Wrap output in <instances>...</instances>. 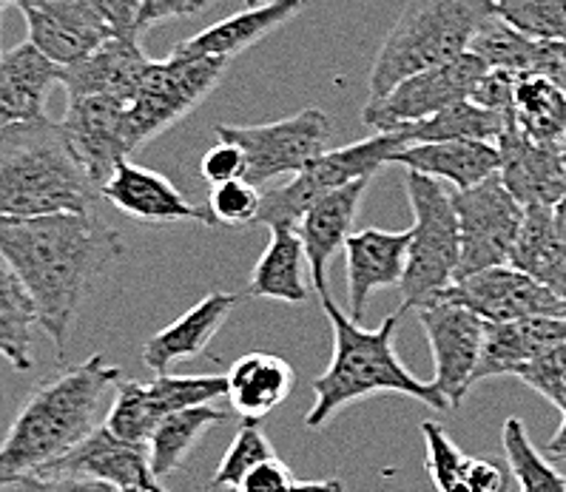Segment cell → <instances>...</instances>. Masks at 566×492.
I'll return each mask as SVG.
<instances>
[{
    "label": "cell",
    "instance_id": "obj_19",
    "mask_svg": "<svg viewBox=\"0 0 566 492\" xmlns=\"http://www.w3.org/2000/svg\"><path fill=\"white\" fill-rule=\"evenodd\" d=\"M103 200L112 202L117 211L146 226H166V222H200V226H217L208 206H193L168 177L151 171V168L120 163L117 171L101 188Z\"/></svg>",
    "mask_w": 566,
    "mask_h": 492
},
{
    "label": "cell",
    "instance_id": "obj_18",
    "mask_svg": "<svg viewBox=\"0 0 566 492\" xmlns=\"http://www.w3.org/2000/svg\"><path fill=\"white\" fill-rule=\"evenodd\" d=\"M501 166L499 177L504 188L513 193L524 208L558 206L566 193V168L560 146H544L530 140L513 114L506 117L504 134L499 137Z\"/></svg>",
    "mask_w": 566,
    "mask_h": 492
},
{
    "label": "cell",
    "instance_id": "obj_23",
    "mask_svg": "<svg viewBox=\"0 0 566 492\" xmlns=\"http://www.w3.org/2000/svg\"><path fill=\"white\" fill-rule=\"evenodd\" d=\"M566 342V316H530L513 322H486L481 362L473 385L493 376H515L541 353Z\"/></svg>",
    "mask_w": 566,
    "mask_h": 492
},
{
    "label": "cell",
    "instance_id": "obj_27",
    "mask_svg": "<svg viewBox=\"0 0 566 492\" xmlns=\"http://www.w3.org/2000/svg\"><path fill=\"white\" fill-rule=\"evenodd\" d=\"M237 302H240V296L222 291L202 296L200 305H193L191 311L182 313L180 320L163 327L160 333H154L151 339L143 345V362L154 373H166L174 362L200 356L208 342L217 336V331L226 325Z\"/></svg>",
    "mask_w": 566,
    "mask_h": 492
},
{
    "label": "cell",
    "instance_id": "obj_36",
    "mask_svg": "<svg viewBox=\"0 0 566 492\" xmlns=\"http://www.w3.org/2000/svg\"><path fill=\"white\" fill-rule=\"evenodd\" d=\"M501 447H504L506 464L521 492H566V475H560L549 461L541 456L538 447L530 441L521 419H506L501 427Z\"/></svg>",
    "mask_w": 566,
    "mask_h": 492
},
{
    "label": "cell",
    "instance_id": "obj_4",
    "mask_svg": "<svg viewBox=\"0 0 566 492\" xmlns=\"http://www.w3.org/2000/svg\"><path fill=\"white\" fill-rule=\"evenodd\" d=\"M103 200L61 123L32 121L0 128V217L88 213Z\"/></svg>",
    "mask_w": 566,
    "mask_h": 492
},
{
    "label": "cell",
    "instance_id": "obj_10",
    "mask_svg": "<svg viewBox=\"0 0 566 492\" xmlns=\"http://www.w3.org/2000/svg\"><path fill=\"white\" fill-rule=\"evenodd\" d=\"M453 206L461 231L459 280L484 268L510 265L524 222V206L506 191L499 174L467 191H455Z\"/></svg>",
    "mask_w": 566,
    "mask_h": 492
},
{
    "label": "cell",
    "instance_id": "obj_57",
    "mask_svg": "<svg viewBox=\"0 0 566 492\" xmlns=\"http://www.w3.org/2000/svg\"><path fill=\"white\" fill-rule=\"evenodd\" d=\"M166 492H168V490H166Z\"/></svg>",
    "mask_w": 566,
    "mask_h": 492
},
{
    "label": "cell",
    "instance_id": "obj_9",
    "mask_svg": "<svg viewBox=\"0 0 566 492\" xmlns=\"http://www.w3.org/2000/svg\"><path fill=\"white\" fill-rule=\"evenodd\" d=\"M220 140L242 148L248 163L245 180L251 186H265L282 174L305 171L327 151V140L334 134L331 117L319 108L287 117V121L262 123V126H213Z\"/></svg>",
    "mask_w": 566,
    "mask_h": 492
},
{
    "label": "cell",
    "instance_id": "obj_56",
    "mask_svg": "<svg viewBox=\"0 0 566 492\" xmlns=\"http://www.w3.org/2000/svg\"><path fill=\"white\" fill-rule=\"evenodd\" d=\"M208 3H211V0H200V9H206Z\"/></svg>",
    "mask_w": 566,
    "mask_h": 492
},
{
    "label": "cell",
    "instance_id": "obj_38",
    "mask_svg": "<svg viewBox=\"0 0 566 492\" xmlns=\"http://www.w3.org/2000/svg\"><path fill=\"white\" fill-rule=\"evenodd\" d=\"M271 459H276V452H273L271 441L265 439V432L260 430V421H242L231 447L222 456L220 467L213 472L211 486L213 490H237V484L245 479L248 472Z\"/></svg>",
    "mask_w": 566,
    "mask_h": 492
},
{
    "label": "cell",
    "instance_id": "obj_39",
    "mask_svg": "<svg viewBox=\"0 0 566 492\" xmlns=\"http://www.w3.org/2000/svg\"><path fill=\"white\" fill-rule=\"evenodd\" d=\"M427 447V472L439 492H467V479H470V456L453 444L439 421H421Z\"/></svg>",
    "mask_w": 566,
    "mask_h": 492
},
{
    "label": "cell",
    "instance_id": "obj_37",
    "mask_svg": "<svg viewBox=\"0 0 566 492\" xmlns=\"http://www.w3.org/2000/svg\"><path fill=\"white\" fill-rule=\"evenodd\" d=\"M506 27L535 41H566V0H490Z\"/></svg>",
    "mask_w": 566,
    "mask_h": 492
},
{
    "label": "cell",
    "instance_id": "obj_32",
    "mask_svg": "<svg viewBox=\"0 0 566 492\" xmlns=\"http://www.w3.org/2000/svg\"><path fill=\"white\" fill-rule=\"evenodd\" d=\"M228 421V410H217L213 405L186 407V410L168 412L160 425L154 427L148 439V461L157 479H168L171 472L182 467V461L191 456V450L200 444L211 427Z\"/></svg>",
    "mask_w": 566,
    "mask_h": 492
},
{
    "label": "cell",
    "instance_id": "obj_54",
    "mask_svg": "<svg viewBox=\"0 0 566 492\" xmlns=\"http://www.w3.org/2000/svg\"><path fill=\"white\" fill-rule=\"evenodd\" d=\"M9 3H18V0H0V9L9 7Z\"/></svg>",
    "mask_w": 566,
    "mask_h": 492
},
{
    "label": "cell",
    "instance_id": "obj_53",
    "mask_svg": "<svg viewBox=\"0 0 566 492\" xmlns=\"http://www.w3.org/2000/svg\"><path fill=\"white\" fill-rule=\"evenodd\" d=\"M560 157H564V168H566V140H564V146H560Z\"/></svg>",
    "mask_w": 566,
    "mask_h": 492
},
{
    "label": "cell",
    "instance_id": "obj_17",
    "mask_svg": "<svg viewBox=\"0 0 566 492\" xmlns=\"http://www.w3.org/2000/svg\"><path fill=\"white\" fill-rule=\"evenodd\" d=\"M34 475H88V479L108 481L123 492H166L151 470L148 447L117 439L106 425L88 432L74 450Z\"/></svg>",
    "mask_w": 566,
    "mask_h": 492
},
{
    "label": "cell",
    "instance_id": "obj_49",
    "mask_svg": "<svg viewBox=\"0 0 566 492\" xmlns=\"http://www.w3.org/2000/svg\"><path fill=\"white\" fill-rule=\"evenodd\" d=\"M291 492H345L339 479H325V481H296Z\"/></svg>",
    "mask_w": 566,
    "mask_h": 492
},
{
    "label": "cell",
    "instance_id": "obj_42",
    "mask_svg": "<svg viewBox=\"0 0 566 492\" xmlns=\"http://www.w3.org/2000/svg\"><path fill=\"white\" fill-rule=\"evenodd\" d=\"M515 86H518V74L504 72V69H486V72L481 74V81L475 83L470 101H473L475 106L490 108V112L513 114Z\"/></svg>",
    "mask_w": 566,
    "mask_h": 492
},
{
    "label": "cell",
    "instance_id": "obj_8",
    "mask_svg": "<svg viewBox=\"0 0 566 492\" xmlns=\"http://www.w3.org/2000/svg\"><path fill=\"white\" fill-rule=\"evenodd\" d=\"M226 69V57H186L177 52L166 61H154L140 92L128 103V140L134 151L200 106L220 86Z\"/></svg>",
    "mask_w": 566,
    "mask_h": 492
},
{
    "label": "cell",
    "instance_id": "obj_13",
    "mask_svg": "<svg viewBox=\"0 0 566 492\" xmlns=\"http://www.w3.org/2000/svg\"><path fill=\"white\" fill-rule=\"evenodd\" d=\"M416 316L433 350L436 390L444 396L450 410H459L473 387L486 322L455 302H430V305H421Z\"/></svg>",
    "mask_w": 566,
    "mask_h": 492
},
{
    "label": "cell",
    "instance_id": "obj_31",
    "mask_svg": "<svg viewBox=\"0 0 566 492\" xmlns=\"http://www.w3.org/2000/svg\"><path fill=\"white\" fill-rule=\"evenodd\" d=\"M305 245H302L300 231L285 226L271 228V242L260 262L253 265L248 296L302 305L311 296L305 285Z\"/></svg>",
    "mask_w": 566,
    "mask_h": 492
},
{
    "label": "cell",
    "instance_id": "obj_51",
    "mask_svg": "<svg viewBox=\"0 0 566 492\" xmlns=\"http://www.w3.org/2000/svg\"><path fill=\"white\" fill-rule=\"evenodd\" d=\"M555 222H558V231H560V237H564V242H566V193H564V200L555 206Z\"/></svg>",
    "mask_w": 566,
    "mask_h": 492
},
{
    "label": "cell",
    "instance_id": "obj_46",
    "mask_svg": "<svg viewBox=\"0 0 566 492\" xmlns=\"http://www.w3.org/2000/svg\"><path fill=\"white\" fill-rule=\"evenodd\" d=\"M294 484V472L287 470L280 459H271L248 472L233 492H291Z\"/></svg>",
    "mask_w": 566,
    "mask_h": 492
},
{
    "label": "cell",
    "instance_id": "obj_2",
    "mask_svg": "<svg viewBox=\"0 0 566 492\" xmlns=\"http://www.w3.org/2000/svg\"><path fill=\"white\" fill-rule=\"evenodd\" d=\"M117 385L120 367L106 365L103 356H88L34 387L0 441V490L34 475L97 430L101 407Z\"/></svg>",
    "mask_w": 566,
    "mask_h": 492
},
{
    "label": "cell",
    "instance_id": "obj_35",
    "mask_svg": "<svg viewBox=\"0 0 566 492\" xmlns=\"http://www.w3.org/2000/svg\"><path fill=\"white\" fill-rule=\"evenodd\" d=\"M506 117H510V114L490 112V108L484 106H475L473 101H464L444 108V112L433 114V117H427V121L396 128V134L405 137L407 146H416V143H444V140L499 143V137L504 134Z\"/></svg>",
    "mask_w": 566,
    "mask_h": 492
},
{
    "label": "cell",
    "instance_id": "obj_3",
    "mask_svg": "<svg viewBox=\"0 0 566 492\" xmlns=\"http://www.w3.org/2000/svg\"><path fill=\"white\" fill-rule=\"evenodd\" d=\"M316 296L334 327V359L314 381L316 401L305 416V425L311 430H319L347 405L376 396V392H401V396L419 399L430 410H450L433 381L416 379L413 373L401 365L396 353V327L405 316L401 307L390 313L376 331H365L359 322L350 320V313L336 305L331 291L316 293Z\"/></svg>",
    "mask_w": 566,
    "mask_h": 492
},
{
    "label": "cell",
    "instance_id": "obj_41",
    "mask_svg": "<svg viewBox=\"0 0 566 492\" xmlns=\"http://www.w3.org/2000/svg\"><path fill=\"white\" fill-rule=\"evenodd\" d=\"M262 193L248 180H231L222 186H213L208 197V211H211L217 226H253L260 213Z\"/></svg>",
    "mask_w": 566,
    "mask_h": 492
},
{
    "label": "cell",
    "instance_id": "obj_29",
    "mask_svg": "<svg viewBox=\"0 0 566 492\" xmlns=\"http://www.w3.org/2000/svg\"><path fill=\"white\" fill-rule=\"evenodd\" d=\"M228 401L242 421H262L294 390V367L282 356L248 353L226 373Z\"/></svg>",
    "mask_w": 566,
    "mask_h": 492
},
{
    "label": "cell",
    "instance_id": "obj_11",
    "mask_svg": "<svg viewBox=\"0 0 566 492\" xmlns=\"http://www.w3.org/2000/svg\"><path fill=\"white\" fill-rule=\"evenodd\" d=\"M228 396L226 376H171L157 373L151 381H123L114 390V405L103 425L128 444H148L154 427L168 412L197 405H213Z\"/></svg>",
    "mask_w": 566,
    "mask_h": 492
},
{
    "label": "cell",
    "instance_id": "obj_21",
    "mask_svg": "<svg viewBox=\"0 0 566 492\" xmlns=\"http://www.w3.org/2000/svg\"><path fill=\"white\" fill-rule=\"evenodd\" d=\"M151 57H146L140 41H123V38H108L103 46L86 54L83 61L63 69V86L69 97H86V94H101L114 97L120 103H132L134 94L140 92L146 81Z\"/></svg>",
    "mask_w": 566,
    "mask_h": 492
},
{
    "label": "cell",
    "instance_id": "obj_50",
    "mask_svg": "<svg viewBox=\"0 0 566 492\" xmlns=\"http://www.w3.org/2000/svg\"><path fill=\"white\" fill-rule=\"evenodd\" d=\"M546 452H549L555 461H566V416L564 421H560L558 432H555L553 439H549V444H546Z\"/></svg>",
    "mask_w": 566,
    "mask_h": 492
},
{
    "label": "cell",
    "instance_id": "obj_52",
    "mask_svg": "<svg viewBox=\"0 0 566 492\" xmlns=\"http://www.w3.org/2000/svg\"><path fill=\"white\" fill-rule=\"evenodd\" d=\"M248 9L251 7H268V3H276V0H245Z\"/></svg>",
    "mask_w": 566,
    "mask_h": 492
},
{
    "label": "cell",
    "instance_id": "obj_28",
    "mask_svg": "<svg viewBox=\"0 0 566 492\" xmlns=\"http://www.w3.org/2000/svg\"><path fill=\"white\" fill-rule=\"evenodd\" d=\"M305 7L307 0H276V3H268V7H251L245 12L202 29L200 34H193L188 41L177 43L174 52L186 54V57H226V61H231L233 54L256 46L262 38L285 27Z\"/></svg>",
    "mask_w": 566,
    "mask_h": 492
},
{
    "label": "cell",
    "instance_id": "obj_15",
    "mask_svg": "<svg viewBox=\"0 0 566 492\" xmlns=\"http://www.w3.org/2000/svg\"><path fill=\"white\" fill-rule=\"evenodd\" d=\"M61 126L69 146L97 188L106 186L117 166L134 154L128 140V103L114 97H69L66 121Z\"/></svg>",
    "mask_w": 566,
    "mask_h": 492
},
{
    "label": "cell",
    "instance_id": "obj_1",
    "mask_svg": "<svg viewBox=\"0 0 566 492\" xmlns=\"http://www.w3.org/2000/svg\"><path fill=\"white\" fill-rule=\"evenodd\" d=\"M123 253L120 233L92 211L0 217V257L27 285L38 325L61 356L92 285Z\"/></svg>",
    "mask_w": 566,
    "mask_h": 492
},
{
    "label": "cell",
    "instance_id": "obj_12",
    "mask_svg": "<svg viewBox=\"0 0 566 492\" xmlns=\"http://www.w3.org/2000/svg\"><path fill=\"white\" fill-rule=\"evenodd\" d=\"M484 72V61L475 57L473 52H467L455 61L444 63V66L427 69V72L407 77L387 94L385 101L367 103L361 121L379 134L427 121V117H433V114L444 112L455 103L470 101V94H473L475 83L481 81Z\"/></svg>",
    "mask_w": 566,
    "mask_h": 492
},
{
    "label": "cell",
    "instance_id": "obj_25",
    "mask_svg": "<svg viewBox=\"0 0 566 492\" xmlns=\"http://www.w3.org/2000/svg\"><path fill=\"white\" fill-rule=\"evenodd\" d=\"M470 52L484 61L486 69H504L518 77H549L558 86L566 81V61L560 41H535L518 29L506 27L499 18H490L484 29L475 34Z\"/></svg>",
    "mask_w": 566,
    "mask_h": 492
},
{
    "label": "cell",
    "instance_id": "obj_30",
    "mask_svg": "<svg viewBox=\"0 0 566 492\" xmlns=\"http://www.w3.org/2000/svg\"><path fill=\"white\" fill-rule=\"evenodd\" d=\"M510 265L566 300V242L555 222V206L524 208V222Z\"/></svg>",
    "mask_w": 566,
    "mask_h": 492
},
{
    "label": "cell",
    "instance_id": "obj_7",
    "mask_svg": "<svg viewBox=\"0 0 566 492\" xmlns=\"http://www.w3.org/2000/svg\"><path fill=\"white\" fill-rule=\"evenodd\" d=\"M407 148V140L396 132L376 134L354 146L325 151L305 171L294 174V180L262 193L256 222L268 228H300L302 217L327 193L339 191L356 180H374L376 174L396 160V154Z\"/></svg>",
    "mask_w": 566,
    "mask_h": 492
},
{
    "label": "cell",
    "instance_id": "obj_55",
    "mask_svg": "<svg viewBox=\"0 0 566 492\" xmlns=\"http://www.w3.org/2000/svg\"><path fill=\"white\" fill-rule=\"evenodd\" d=\"M560 46H564V61H566V41H560ZM564 88H566V81H564Z\"/></svg>",
    "mask_w": 566,
    "mask_h": 492
},
{
    "label": "cell",
    "instance_id": "obj_43",
    "mask_svg": "<svg viewBox=\"0 0 566 492\" xmlns=\"http://www.w3.org/2000/svg\"><path fill=\"white\" fill-rule=\"evenodd\" d=\"M200 171L211 186H222V182L231 180H245V154H242V148L233 146V143L220 140L217 146L206 151V157H202L200 163Z\"/></svg>",
    "mask_w": 566,
    "mask_h": 492
},
{
    "label": "cell",
    "instance_id": "obj_6",
    "mask_svg": "<svg viewBox=\"0 0 566 492\" xmlns=\"http://www.w3.org/2000/svg\"><path fill=\"white\" fill-rule=\"evenodd\" d=\"M407 200L413 211V240L407 251L405 280H401V311H419L421 305L444 293L459 280L461 231L455 217L453 193L427 174H405Z\"/></svg>",
    "mask_w": 566,
    "mask_h": 492
},
{
    "label": "cell",
    "instance_id": "obj_45",
    "mask_svg": "<svg viewBox=\"0 0 566 492\" xmlns=\"http://www.w3.org/2000/svg\"><path fill=\"white\" fill-rule=\"evenodd\" d=\"M14 486L18 492H123L108 481L88 475H27Z\"/></svg>",
    "mask_w": 566,
    "mask_h": 492
},
{
    "label": "cell",
    "instance_id": "obj_47",
    "mask_svg": "<svg viewBox=\"0 0 566 492\" xmlns=\"http://www.w3.org/2000/svg\"><path fill=\"white\" fill-rule=\"evenodd\" d=\"M193 12H200V0H143L140 32L171 18H188Z\"/></svg>",
    "mask_w": 566,
    "mask_h": 492
},
{
    "label": "cell",
    "instance_id": "obj_26",
    "mask_svg": "<svg viewBox=\"0 0 566 492\" xmlns=\"http://www.w3.org/2000/svg\"><path fill=\"white\" fill-rule=\"evenodd\" d=\"M394 163L405 166L407 171L453 182L455 191H467L499 174L501 154L495 143L486 140L416 143V146L401 148Z\"/></svg>",
    "mask_w": 566,
    "mask_h": 492
},
{
    "label": "cell",
    "instance_id": "obj_24",
    "mask_svg": "<svg viewBox=\"0 0 566 492\" xmlns=\"http://www.w3.org/2000/svg\"><path fill=\"white\" fill-rule=\"evenodd\" d=\"M367 186H370V180H356L350 186L339 188V191L327 193L325 200L316 202L302 217L300 228H296L302 237V245H305V260L307 268H311L316 293L331 291L327 287V265L345 248L347 237L354 233L356 213H359Z\"/></svg>",
    "mask_w": 566,
    "mask_h": 492
},
{
    "label": "cell",
    "instance_id": "obj_22",
    "mask_svg": "<svg viewBox=\"0 0 566 492\" xmlns=\"http://www.w3.org/2000/svg\"><path fill=\"white\" fill-rule=\"evenodd\" d=\"M63 69L32 41L0 54V128L46 117V101Z\"/></svg>",
    "mask_w": 566,
    "mask_h": 492
},
{
    "label": "cell",
    "instance_id": "obj_44",
    "mask_svg": "<svg viewBox=\"0 0 566 492\" xmlns=\"http://www.w3.org/2000/svg\"><path fill=\"white\" fill-rule=\"evenodd\" d=\"M101 21L112 29L114 38L140 41V9L143 0H88Z\"/></svg>",
    "mask_w": 566,
    "mask_h": 492
},
{
    "label": "cell",
    "instance_id": "obj_16",
    "mask_svg": "<svg viewBox=\"0 0 566 492\" xmlns=\"http://www.w3.org/2000/svg\"><path fill=\"white\" fill-rule=\"evenodd\" d=\"M27 18L29 41L61 69L114 38L88 0H18Z\"/></svg>",
    "mask_w": 566,
    "mask_h": 492
},
{
    "label": "cell",
    "instance_id": "obj_14",
    "mask_svg": "<svg viewBox=\"0 0 566 492\" xmlns=\"http://www.w3.org/2000/svg\"><path fill=\"white\" fill-rule=\"evenodd\" d=\"M433 302H455L484 322H513L530 316H566V300L513 265L484 268L453 282Z\"/></svg>",
    "mask_w": 566,
    "mask_h": 492
},
{
    "label": "cell",
    "instance_id": "obj_48",
    "mask_svg": "<svg viewBox=\"0 0 566 492\" xmlns=\"http://www.w3.org/2000/svg\"><path fill=\"white\" fill-rule=\"evenodd\" d=\"M504 490V472L486 459L470 461V479H467V492H501Z\"/></svg>",
    "mask_w": 566,
    "mask_h": 492
},
{
    "label": "cell",
    "instance_id": "obj_20",
    "mask_svg": "<svg viewBox=\"0 0 566 492\" xmlns=\"http://www.w3.org/2000/svg\"><path fill=\"white\" fill-rule=\"evenodd\" d=\"M410 240H413V231H379V228H365L347 237L342 251H345L350 320H365L367 302L376 291L401 285Z\"/></svg>",
    "mask_w": 566,
    "mask_h": 492
},
{
    "label": "cell",
    "instance_id": "obj_40",
    "mask_svg": "<svg viewBox=\"0 0 566 492\" xmlns=\"http://www.w3.org/2000/svg\"><path fill=\"white\" fill-rule=\"evenodd\" d=\"M515 376L566 416V342L541 353L538 359L521 367Z\"/></svg>",
    "mask_w": 566,
    "mask_h": 492
},
{
    "label": "cell",
    "instance_id": "obj_33",
    "mask_svg": "<svg viewBox=\"0 0 566 492\" xmlns=\"http://www.w3.org/2000/svg\"><path fill=\"white\" fill-rule=\"evenodd\" d=\"M513 121L521 132L544 146H564L566 140V88L549 77H518Z\"/></svg>",
    "mask_w": 566,
    "mask_h": 492
},
{
    "label": "cell",
    "instance_id": "obj_5",
    "mask_svg": "<svg viewBox=\"0 0 566 492\" xmlns=\"http://www.w3.org/2000/svg\"><path fill=\"white\" fill-rule=\"evenodd\" d=\"M490 18V0H410L376 54L367 103L385 101L407 77L470 52Z\"/></svg>",
    "mask_w": 566,
    "mask_h": 492
},
{
    "label": "cell",
    "instance_id": "obj_34",
    "mask_svg": "<svg viewBox=\"0 0 566 492\" xmlns=\"http://www.w3.org/2000/svg\"><path fill=\"white\" fill-rule=\"evenodd\" d=\"M38 325V307L14 268L0 257V356L27 373L34 365L32 331Z\"/></svg>",
    "mask_w": 566,
    "mask_h": 492
}]
</instances>
